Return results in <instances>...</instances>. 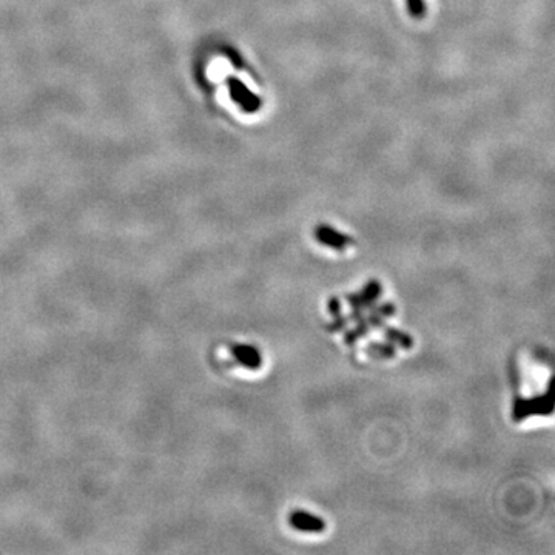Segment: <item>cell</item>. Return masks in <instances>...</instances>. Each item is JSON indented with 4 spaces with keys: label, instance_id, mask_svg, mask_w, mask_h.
<instances>
[{
    "label": "cell",
    "instance_id": "cell-1",
    "mask_svg": "<svg viewBox=\"0 0 555 555\" xmlns=\"http://www.w3.org/2000/svg\"><path fill=\"white\" fill-rule=\"evenodd\" d=\"M215 104L226 113L250 119L261 115L267 105V90L259 73L238 54L226 49L213 59L211 64Z\"/></svg>",
    "mask_w": 555,
    "mask_h": 555
},
{
    "label": "cell",
    "instance_id": "cell-2",
    "mask_svg": "<svg viewBox=\"0 0 555 555\" xmlns=\"http://www.w3.org/2000/svg\"><path fill=\"white\" fill-rule=\"evenodd\" d=\"M381 295V284L378 281H370L369 284H367L361 293L358 295H349V303L352 305V315L347 317L349 320H355L356 322L363 318V310H370V307L377 303V300Z\"/></svg>",
    "mask_w": 555,
    "mask_h": 555
},
{
    "label": "cell",
    "instance_id": "cell-3",
    "mask_svg": "<svg viewBox=\"0 0 555 555\" xmlns=\"http://www.w3.org/2000/svg\"><path fill=\"white\" fill-rule=\"evenodd\" d=\"M552 412V397L548 392L546 395L537 397L532 399H515L514 404V418L515 421L523 420L525 416L532 414H551Z\"/></svg>",
    "mask_w": 555,
    "mask_h": 555
},
{
    "label": "cell",
    "instance_id": "cell-4",
    "mask_svg": "<svg viewBox=\"0 0 555 555\" xmlns=\"http://www.w3.org/2000/svg\"><path fill=\"white\" fill-rule=\"evenodd\" d=\"M290 525L301 532L318 534L326 529V523H324L322 518L313 515V514H309V512H304V510L293 512V514L290 515Z\"/></svg>",
    "mask_w": 555,
    "mask_h": 555
},
{
    "label": "cell",
    "instance_id": "cell-5",
    "mask_svg": "<svg viewBox=\"0 0 555 555\" xmlns=\"http://www.w3.org/2000/svg\"><path fill=\"white\" fill-rule=\"evenodd\" d=\"M315 236H317L318 241L324 245L330 247V249L335 250H344L349 244H352V238H349L347 235L339 233L338 230L327 227V226H318L315 230Z\"/></svg>",
    "mask_w": 555,
    "mask_h": 555
},
{
    "label": "cell",
    "instance_id": "cell-6",
    "mask_svg": "<svg viewBox=\"0 0 555 555\" xmlns=\"http://www.w3.org/2000/svg\"><path fill=\"white\" fill-rule=\"evenodd\" d=\"M232 354L235 355L236 360L241 363L243 366L249 367V369L255 370L261 367L262 358L258 349H255L252 346H244V344H236L232 347Z\"/></svg>",
    "mask_w": 555,
    "mask_h": 555
},
{
    "label": "cell",
    "instance_id": "cell-7",
    "mask_svg": "<svg viewBox=\"0 0 555 555\" xmlns=\"http://www.w3.org/2000/svg\"><path fill=\"white\" fill-rule=\"evenodd\" d=\"M366 354L375 358V360H389V358H394L397 355V347L392 343H372L366 347Z\"/></svg>",
    "mask_w": 555,
    "mask_h": 555
},
{
    "label": "cell",
    "instance_id": "cell-8",
    "mask_svg": "<svg viewBox=\"0 0 555 555\" xmlns=\"http://www.w3.org/2000/svg\"><path fill=\"white\" fill-rule=\"evenodd\" d=\"M386 338L390 341L392 344H395L401 349H411L414 346V339L407 335V333L401 332L394 327H386Z\"/></svg>",
    "mask_w": 555,
    "mask_h": 555
},
{
    "label": "cell",
    "instance_id": "cell-9",
    "mask_svg": "<svg viewBox=\"0 0 555 555\" xmlns=\"http://www.w3.org/2000/svg\"><path fill=\"white\" fill-rule=\"evenodd\" d=\"M369 330H370V326H369V324H367L366 318H361L360 321H358V324H356V327H355V329L346 332L344 341H346V343H347L349 346H352V344L356 343L358 339L363 338V337H366L367 333H369Z\"/></svg>",
    "mask_w": 555,
    "mask_h": 555
},
{
    "label": "cell",
    "instance_id": "cell-10",
    "mask_svg": "<svg viewBox=\"0 0 555 555\" xmlns=\"http://www.w3.org/2000/svg\"><path fill=\"white\" fill-rule=\"evenodd\" d=\"M372 309V312H375V313H378L380 317H382V318H387V317H392V315L395 313V305L394 304H390V303H386V304H381V305H378V307H370Z\"/></svg>",
    "mask_w": 555,
    "mask_h": 555
},
{
    "label": "cell",
    "instance_id": "cell-11",
    "mask_svg": "<svg viewBox=\"0 0 555 555\" xmlns=\"http://www.w3.org/2000/svg\"><path fill=\"white\" fill-rule=\"evenodd\" d=\"M347 322H349V318H347V317L344 318V317H341V315H339V317H337V318H335V321H333V322L330 324V326H329V330H330V332H337V330L344 329Z\"/></svg>",
    "mask_w": 555,
    "mask_h": 555
},
{
    "label": "cell",
    "instance_id": "cell-12",
    "mask_svg": "<svg viewBox=\"0 0 555 555\" xmlns=\"http://www.w3.org/2000/svg\"><path fill=\"white\" fill-rule=\"evenodd\" d=\"M329 312L333 318H337L341 315V307H339V301L337 300V298H332V300L329 301Z\"/></svg>",
    "mask_w": 555,
    "mask_h": 555
},
{
    "label": "cell",
    "instance_id": "cell-13",
    "mask_svg": "<svg viewBox=\"0 0 555 555\" xmlns=\"http://www.w3.org/2000/svg\"><path fill=\"white\" fill-rule=\"evenodd\" d=\"M406 2H407V0H406ZM409 8H411L412 14H415L416 17H420V14H418V11H423V8H424V0H411V4H409Z\"/></svg>",
    "mask_w": 555,
    "mask_h": 555
}]
</instances>
